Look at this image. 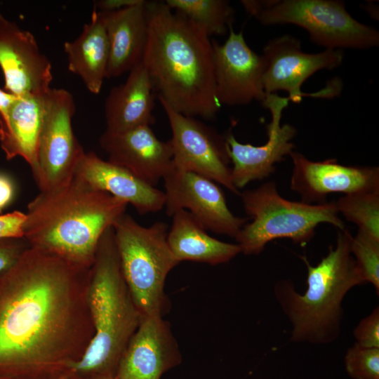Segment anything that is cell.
Returning a JSON list of instances; mask_svg holds the SVG:
<instances>
[{
	"label": "cell",
	"instance_id": "6da1fadb",
	"mask_svg": "<svg viewBox=\"0 0 379 379\" xmlns=\"http://www.w3.org/2000/svg\"><path fill=\"white\" fill-rule=\"evenodd\" d=\"M90 269L29 246L0 274V379L71 371L93 335Z\"/></svg>",
	"mask_w": 379,
	"mask_h": 379
},
{
	"label": "cell",
	"instance_id": "7a4b0ae2",
	"mask_svg": "<svg viewBox=\"0 0 379 379\" xmlns=\"http://www.w3.org/2000/svg\"><path fill=\"white\" fill-rule=\"evenodd\" d=\"M147 40L142 62L159 100L187 117L211 119L216 96L212 41L165 1L145 2Z\"/></svg>",
	"mask_w": 379,
	"mask_h": 379
},
{
	"label": "cell",
	"instance_id": "3957f363",
	"mask_svg": "<svg viewBox=\"0 0 379 379\" xmlns=\"http://www.w3.org/2000/svg\"><path fill=\"white\" fill-rule=\"evenodd\" d=\"M127 205L73 178L28 204L24 238L31 247L90 268L102 234L125 213Z\"/></svg>",
	"mask_w": 379,
	"mask_h": 379
},
{
	"label": "cell",
	"instance_id": "277c9868",
	"mask_svg": "<svg viewBox=\"0 0 379 379\" xmlns=\"http://www.w3.org/2000/svg\"><path fill=\"white\" fill-rule=\"evenodd\" d=\"M352 237L345 228L339 230L335 246H330L315 266L301 257L307 271L303 294L297 292L291 280L274 284V298L291 326V341L328 345L339 338L343 299L352 288L366 283L351 253Z\"/></svg>",
	"mask_w": 379,
	"mask_h": 379
},
{
	"label": "cell",
	"instance_id": "5b68a950",
	"mask_svg": "<svg viewBox=\"0 0 379 379\" xmlns=\"http://www.w3.org/2000/svg\"><path fill=\"white\" fill-rule=\"evenodd\" d=\"M86 298L93 335L71 371L79 378L115 375L142 316L123 277L112 226L105 231L98 243Z\"/></svg>",
	"mask_w": 379,
	"mask_h": 379
},
{
	"label": "cell",
	"instance_id": "8992f818",
	"mask_svg": "<svg viewBox=\"0 0 379 379\" xmlns=\"http://www.w3.org/2000/svg\"><path fill=\"white\" fill-rule=\"evenodd\" d=\"M124 279L142 317L164 315L170 302L164 290L169 272L180 262L168 242L161 221L140 225L124 213L112 225Z\"/></svg>",
	"mask_w": 379,
	"mask_h": 379
},
{
	"label": "cell",
	"instance_id": "52a82bcc",
	"mask_svg": "<svg viewBox=\"0 0 379 379\" xmlns=\"http://www.w3.org/2000/svg\"><path fill=\"white\" fill-rule=\"evenodd\" d=\"M240 196L246 213L252 218L235 237L241 253L246 255L260 254L267 243L277 239L286 238L305 246L321 223L345 229L334 201L308 204L289 201L279 194L273 181L240 192Z\"/></svg>",
	"mask_w": 379,
	"mask_h": 379
},
{
	"label": "cell",
	"instance_id": "ba28073f",
	"mask_svg": "<svg viewBox=\"0 0 379 379\" xmlns=\"http://www.w3.org/2000/svg\"><path fill=\"white\" fill-rule=\"evenodd\" d=\"M246 11L263 25L292 24L305 29L326 49L366 50L379 44V32L354 19L336 0H241Z\"/></svg>",
	"mask_w": 379,
	"mask_h": 379
},
{
	"label": "cell",
	"instance_id": "9c48e42d",
	"mask_svg": "<svg viewBox=\"0 0 379 379\" xmlns=\"http://www.w3.org/2000/svg\"><path fill=\"white\" fill-rule=\"evenodd\" d=\"M75 109L74 98L69 91L50 89L38 144L37 165L32 173L40 192H51L67 185L85 152L72 129Z\"/></svg>",
	"mask_w": 379,
	"mask_h": 379
},
{
	"label": "cell",
	"instance_id": "30bf717a",
	"mask_svg": "<svg viewBox=\"0 0 379 379\" xmlns=\"http://www.w3.org/2000/svg\"><path fill=\"white\" fill-rule=\"evenodd\" d=\"M262 56L264 61L262 85L266 95L284 91L288 93L289 101L298 104L304 96L329 98L340 93L342 84L338 79L319 92L306 93L301 91V87L315 72L339 67L344 59L343 50L305 53L298 38L284 34L270 40L264 46Z\"/></svg>",
	"mask_w": 379,
	"mask_h": 379
},
{
	"label": "cell",
	"instance_id": "8fae6325",
	"mask_svg": "<svg viewBox=\"0 0 379 379\" xmlns=\"http://www.w3.org/2000/svg\"><path fill=\"white\" fill-rule=\"evenodd\" d=\"M168 119L174 168L191 171L221 184L235 194L225 135L195 117L183 115L159 100Z\"/></svg>",
	"mask_w": 379,
	"mask_h": 379
},
{
	"label": "cell",
	"instance_id": "7c38bea8",
	"mask_svg": "<svg viewBox=\"0 0 379 379\" xmlns=\"http://www.w3.org/2000/svg\"><path fill=\"white\" fill-rule=\"evenodd\" d=\"M166 213L187 211L206 230L235 238L248 220L229 209L221 188L211 179L172 168L164 178Z\"/></svg>",
	"mask_w": 379,
	"mask_h": 379
},
{
	"label": "cell",
	"instance_id": "4fadbf2b",
	"mask_svg": "<svg viewBox=\"0 0 379 379\" xmlns=\"http://www.w3.org/2000/svg\"><path fill=\"white\" fill-rule=\"evenodd\" d=\"M261 103L271 114V121L266 126L267 140L264 145L239 142L231 132L225 135L232 165V180L238 190L251 181L269 177L275 171V165L289 156L295 147L291 140L297 134L295 128L288 124H281L288 98L272 93Z\"/></svg>",
	"mask_w": 379,
	"mask_h": 379
},
{
	"label": "cell",
	"instance_id": "5bb4252c",
	"mask_svg": "<svg viewBox=\"0 0 379 379\" xmlns=\"http://www.w3.org/2000/svg\"><path fill=\"white\" fill-rule=\"evenodd\" d=\"M216 96L220 105H245L266 97L262 85L264 61L262 55L247 44L243 31L232 25L223 44L213 40Z\"/></svg>",
	"mask_w": 379,
	"mask_h": 379
},
{
	"label": "cell",
	"instance_id": "9a60e30c",
	"mask_svg": "<svg viewBox=\"0 0 379 379\" xmlns=\"http://www.w3.org/2000/svg\"><path fill=\"white\" fill-rule=\"evenodd\" d=\"M290 186L298 193L303 203H327L331 193L345 194L379 190V168L377 166H345L336 159L313 161L302 154L293 151Z\"/></svg>",
	"mask_w": 379,
	"mask_h": 379
},
{
	"label": "cell",
	"instance_id": "2e32d148",
	"mask_svg": "<svg viewBox=\"0 0 379 379\" xmlns=\"http://www.w3.org/2000/svg\"><path fill=\"white\" fill-rule=\"evenodd\" d=\"M0 67L4 91L17 97L47 93L53 79L51 64L34 35L0 14Z\"/></svg>",
	"mask_w": 379,
	"mask_h": 379
},
{
	"label": "cell",
	"instance_id": "e0dca14e",
	"mask_svg": "<svg viewBox=\"0 0 379 379\" xmlns=\"http://www.w3.org/2000/svg\"><path fill=\"white\" fill-rule=\"evenodd\" d=\"M182 361L170 323L164 317H142L119 359V379H161Z\"/></svg>",
	"mask_w": 379,
	"mask_h": 379
},
{
	"label": "cell",
	"instance_id": "ac0fdd59",
	"mask_svg": "<svg viewBox=\"0 0 379 379\" xmlns=\"http://www.w3.org/2000/svg\"><path fill=\"white\" fill-rule=\"evenodd\" d=\"M99 142L109 161L128 170L150 185L155 187L173 168L169 140H160L150 126L118 133L105 130Z\"/></svg>",
	"mask_w": 379,
	"mask_h": 379
},
{
	"label": "cell",
	"instance_id": "d6986e66",
	"mask_svg": "<svg viewBox=\"0 0 379 379\" xmlns=\"http://www.w3.org/2000/svg\"><path fill=\"white\" fill-rule=\"evenodd\" d=\"M75 179L88 187L131 204L140 215L157 213L165 205L164 192L142 180L128 170L84 152L74 173Z\"/></svg>",
	"mask_w": 379,
	"mask_h": 379
},
{
	"label": "cell",
	"instance_id": "ffe728a7",
	"mask_svg": "<svg viewBox=\"0 0 379 379\" xmlns=\"http://www.w3.org/2000/svg\"><path fill=\"white\" fill-rule=\"evenodd\" d=\"M146 1L113 11H98L109 41L106 78L129 72L142 60L147 40Z\"/></svg>",
	"mask_w": 379,
	"mask_h": 379
},
{
	"label": "cell",
	"instance_id": "44dd1931",
	"mask_svg": "<svg viewBox=\"0 0 379 379\" xmlns=\"http://www.w3.org/2000/svg\"><path fill=\"white\" fill-rule=\"evenodd\" d=\"M121 85L113 87L105 102L106 131L123 132L154 122V90L141 62Z\"/></svg>",
	"mask_w": 379,
	"mask_h": 379
},
{
	"label": "cell",
	"instance_id": "7402d4cb",
	"mask_svg": "<svg viewBox=\"0 0 379 379\" xmlns=\"http://www.w3.org/2000/svg\"><path fill=\"white\" fill-rule=\"evenodd\" d=\"M47 93L17 97L6 119L0 120V145L6 159L21 157L32 173L37 165L38 144Z\"/></svg>",
	"mask_w": 379,
	"mask_h": 379
},
{
	"label": "cell",
	"instance_id": "603a6c76",
	"mask_svg": "<svg viewBox=\"0 0 379 379\" xmlns=\"http://www.w3.org/2000/svg\"><path fill=\"white\" fill-rule=\"evenodd\" d=\"M172 218L167 242L179 262L193 261L216 265L227 262L241 253L237 244L210 236L187 211H178Z\"/></svg>",
	"mask_w": 379,
	"mask_h": 379
},
{
	"label": "cell",
	"instance_id": "cb8c5ba5",
	"mask_svg": "<svg viewBox=\"0 0 379 379\" xmlns=\"http://www.w3.org/2000/svg\"><path fill=\"white\" fill-rule=\"evenodd\" d=\"M64 51L68 69L82 79L91 93L98 94L106 78L109 49L105 25L95 8L79 36L64 43Z\"/></svg>",
	"mask_w": 379,
	"mask_h": 379
},
{
	"label": "cell",
	"instance_id": "d4e9b609",
	"mask_svg": "<svg viewBox=\"0 0 379 379\" xmlns=\"http://www.w3.org/2000/svg\"><path fill=\"white\" fill-rule=\"evenodd\" d=\"M164 1L173 11L201 27L209 37L226 34L234 19V11L226 0Z\"/></svg>",
	"mask_w": 379,
	"mask_h": 379
},
{
	"label": "cell",
	"instance_id": "484cf974",
	"mask_svg": "<svg viewBox=\"0 0 379 379\" xmlns=\"http://www.w3.org/2000/svg\"><path fill=\"white\" fill-rule=\"evenodd\" d=\"M334 202L338 213L358 230L379 241V190L345 194Z\"/></svg>",
	"mask_w": 379,
	"mask_h": 379
},
{
	"label": "cell",
	"instance_id": "4316f807",
	"mask_svg": "<svg viewBox=\"0 0 379 379\" xmlns=\"http://www.w3.org/2000/svg\"><path fill=\"white\" fill-rule=\"evenodd\" d=\"M351 253L366 283L379 294V241L358 230L352 237Z\"/></svg>",
	"mask_w": 379,
	"mask_h": 379
},
{
	"label": "cell",
	"instance_id": "83f0119b",
	"mask_svg": "<svg viewBox=\"0 0 379 379\" xmlns=\"http://www.w3.org/2000/svg\"><path fill=\"white\" fill-rule=\"evenodd\" d=\"M344 363L352 379H379V347H363L355 343L347 349Z\"/></svg>",
	"mask_w": 379,
	"mask_h": 379
},
{
	"label": "cell",
	"instance_id": "f1b7e54d",
	"mask_svg": "<svg viewBox=\"0 0 379 379\" xmlns=\"http://www.w3.org/2000/svg\"><path fill=\"white\" fill-rule=\"evenodd\" d=\"M356 343L366 347H379V307L362 319L353 331Z\"/></svg>",
	"mask_w": 379,
	"mask_h": 379
},
{
	"label": "cell",
	"instance_id": "f546056e",
	"mask_svg": "<svg viewBox=\"0 0 379 379\" xmlns=\"http://www.w3.org/2000/svg\"><path fill=\"white\" fill-rule=\"evenodd\" d=\"M29 246L24 237L0 239V274L12 267Z\"/></svg>",
	"mask_w": 379,
	"mask_h": 379
},
{
	"label": "cell",
	"instance_id": "4dcf8cb0",
	"mask_svg": "<svg viewBox=\"0 0 379 379\" xmlns=\"http://www.w3.org/2000/svg\"><path fill=\"white\" fill-rule=\"evenodd\" d=\"M25 213L15 211L0 215V239L23 238Z\"/></svg>",
	"mask_w": 379,
	"mask_h": 379
},
{
	"label": "cell",
	"instance_id": "1f68e13d",
	"mask_svg": "<svg viewBox=\"0 0 379 379\" xmlns=\"http://www.w3.org/2000/svg\"><path fill=\"white\" fill-rule=\"evenodd\" d=\"M15 194V187L11 179L0 173V215L12 201Z\"/></svg>",
	"mask_w": 379,
	"mask_h": 379
},
{
	"label": "cell",
	"instance_id": "d6a6232c",
	"mask_svg": "<svg viewBox=\"0 0 379 379\" xmlns=\"http://www.w3.org/2000/svg\"><path fill=\"white\" fill-rule=\"evenodd\" d=\"M142 0H101L95 4L98 11H113L140 4Z\"/></svg>",
	"mask_w": 379,
	"mask_h": 379
},
{
	"label": "cell",
	"instance_id": "836d02e7",
	"mask_svg": "<svg viewBox=\"0 0 379 379\" xmlns=\"http://www.w3.org/2000/svg\"><path fill=\"white\" fill-rule=\"evenodd\" d=\"M17 96L0 88V120L6 119L8 112Z\"/></svg>",
	"mask_w": 379,
	"mask_h": 379
},
{
	"label": "cell",
	"instance_id": "e575fe53",
	"mask_svg": "<svg viewBox=\"0 0 379 379\" xmlns=\"http://www.w3.org/2000/svg\"><path fill=\"white\" fill-rule=\"evenodd\" d=\"M79 378L77 377L73 372L69 371L60 375L51 378H46V379H79ZM16 379H25V378H16Z\"/></svg>",
	"mask_w": 379,
	"mask_h": 379
},
{
	"label": "cell",
	"instance_id": "d590c367",
	"mask_svg": "<svg viewBox=\"0 0 379 379\" xmlns=\"http://www.w3.org/2000/svg\"><path fill=\"white\" fill-rule=\"evenodd\" d=\"M83 379H119L115 375L101 374L87 377Z\"/></svg>",
	"mask_w": 379,
	"mask_h": 379
}]
</instances>
